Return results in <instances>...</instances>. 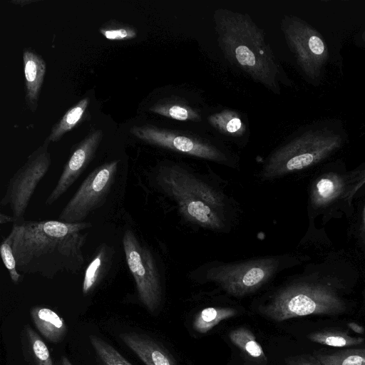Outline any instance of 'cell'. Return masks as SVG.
I'll list each match as a JSON object with an SVG mask.
<instances>
[{
    "label": "cell",
    "instance_id": "8fae6325",
    "mask_svg": "<svg viewBox=\"0 0 365 365\" xmlns=\"http://www.w3.org/2000/svg\"><path fill=\"white\" fill-rule=\"evenodd\" d=\"M50 141L46 140L27 158L8 182L1 205H9L16 222L24 217L35 190L51 165Z\"/></svg>",
    "mask_w": 365,
    "mask_h": 365
},
{
    "label": "cell",
    "instance_id": "d6a6232c",
    "mask_svg": "<svg viewBox=\"0 0 365 365\" xmlns=\"http://www.w3.org/2000/svg\"><path fill=\"white\" fill-rule=\"evenodd\" d=\"M35 2V1H13L12 3L16 4H21V6H25L26 4H29L31 3Z\"/></svg>",
    "mask_w": 365,
    "mask_h": 365
},
{
    "label": "cell",
    "instance_id": "ffe728a7",
    "mask_svg": "<svg viewBox=\"0 0 365 365\" xmlns=\"http://www.w3.org/2000/svg\"><path fill=\"white\" fill-rule=\"evenodd\" d=\"M229 339L248 359L257 364H265L267 358L253 333L240 327L229 333Z\"/></svg>",
    "mask_w": 365,
    "mask_h": 365
},
{
    "label": "cell",
    "instance_id": "8992f818",
    "mask_svg": "<svg viewBox=\"0 0 365 365\" xmlns=\"http://www.w3.org/2000/svg\"><path fill=\"white\" fill-rule=\"evenodd\" d=\"M342 136L327 128L299 133L274 149L265 160L259 176L271 180L309 168L338 150Z\"/></svg>",
    "mask_w": 365,
    "mask_h": 365
},
{
    "label": "cell",
    "instance_id": "484cf974",
    "mask_svg": "<svg viewBox=\"0 0 365 365\" xmlns=\"http://www.w3.org/2000/svg\"><path fill=\"white\" fill-rule=\"evenodd\" d=\"M26 334L36 364L53 365L49 350L38 334L30 327H26Z\"/></svg>",
    "mask_w": 365,
    "mask_h": 365
},
{
    "label": "cell",
    "instance_id": "44dd1931",
    "mask_svg": "<svg viewBox=\"0 0 365 365\" xmlns=\"http://www.w3.org/2000/svg\"><path fill=\"white\" fill-rule=\"evenodd\" d=\"M313 343L331 347L347 348L360 345L364 339L349 334L345 330L338 329H326L312 332L307 336Z\"/></svg>",
    "mask_w": 365,
    "mask_h": 365
},
{
    "label": "cell",
    "instance_id": "e0dca14e",
    "mask_svg": "<svg viewBox=\"0 0 365 365\" xmlns=\"http://www.w3.org/2000/svg\"><path fill=\"white\" fill-rule=\"evenodd\" d=\"M26 83V100L29 108L34 111L37 108L46 65L43 58L32 52L25 51L23 54Z\"/></svg>",
    "mask_w": 365,
    "mask_h": 365
},
{
    "label": "cell",
    "instance_id": "1f68e13d",
    "mask_svg": "<svg viewBox=\"0 0 365 365\" xmlns=\"http://www.w3.org/2000/svg\"><path fill=\"white\" fill-rule=\"evenodd\" d=\"M10 222H16L13 216H9L7 215H4L3 213H0V223L1 225Z\"/></svg>",
    "mask_w": 365,
    "mask_h": 365
},
{
    "label": "cell",
    "instance_id": "603a6c76",
    "mask_svg": "<svg viewBox=\"0 0 365 365\" xmlns=\"http://www.w3.org/2000/svg\"><path fill=\"white\" fill-rule=\"evenodd\" d=\"M89 103L88 98H84L71 107L52 128L48 138L50 143L59 140L64 134L72 130L81 120Z\"/></svg>",
    "mask_w": 365,
    "mask_h": 365
},
{
    "label": "cell",
    "instance_id": "d590c367",
    "mask_svg": "<svg viewBox=\"0 0 365 365\" xmlns=\"http://www.w3.org/2000/svg\"><path fill=\"white\" fill-rule=\"evenodd\" d=\"M362 38L365 41V31H364V33L362 34Z\"/></svg>",
    "mask_w": 365,
    "mask_h": 365
},
{
    "label": "cell",
    "instance_id": "7c38bea8",
    "mask_svg": "<svg viewBox=\"0 0 365 365\" xmlns=\"http://www.w3.org/2000/svg\"><path fill=\"white\" fill-rule=\"evenodd\" d=\"M103 138L101 130H94L76 146L56 185L45 201L46 205L53 204L77 180L94 158Z\"/></svg>",
    "mask_w": 365,
    "mask_h": 365
},
{
    "label": "cell",
    "instance_id": "4316f807",
    "mask_svg": "<svg viewBox=\"0 0 365 365\" xmlns=\"http://www.w3.org/2000/svg\"><path fill=\"white\" fill-rule=\"evenodd\" d=\"M0 253L4 266L9 271L11 279L14 284H18L21 275L17 270L16 262L13 253L11 242L7 237L1 242Z\"/></svg>",
    "mask_w": 365,
    "mask_h": 365
},
{
    "label": "cell",
    "instance_id": "7a4b0ae2",
    "mask_svg": "<svg viewBox=\"0 0 365 365\" xmlns=\"http://www.w3.org/2000/svg\"><path fill=\"white\" fill-rule=\"evenodd\" d=\"M213 20L218 46L232 65L276 95L282 84L290 85L264 30L248 14L220 8Z\"/></svg>",
    "mask_w": 365,
    "mask_h": 365
},
{
    "label": "cell",
    "instance_id": "f1b7e54d",
    "mask_svg": "<svg viewBox=\"0 0 365 365\" xmlns=\"http://www.w3.org/2000/svg\"><path fill=\"white\" fill-rule=\"evenodd\" d=\"M365 184V165L351 175L349 187L346 197L350 202L358 190Z\"/></svg>",
    "mask_w": 365,
    "mask_h": 365
},
{
    "label": "cell",
    "instance_id": "836d02e7",
    "mask_svg": "<svg viewBox=\"0 0 365 365\" xmlns=\"http://www.w3.org/2000/svg\"><path fill=\"white\" fill-rule=\"evenodd\" d=\"M362 230H363V233L365 236V207L364 208L363 215H362Z\"/></svg>",
    "mask_w": 365,
    "mask_h": 365
},
{
    "label": "cell",
    "instance_id": "277c9868",
    "mask_svg": "<svg viewBox=\"0 0 365 365\" xmlns=\"http://www.w3.org/2000/svg\"><path fill=\"white\" fill-rule=\"evenodd\" d=\"M347 309L338 289L324 281L298 279L269 294L259 312L275 322L309 315L337 316Z\"/></svg>",
    "mask_w": 365,
    "mask_h": 365
},
{
    "label": "cell",
    "instance_id": "4fadbf2b",
    "mask_svg": "<svg viewBox=\"0 0 365 365\" xmlns=\"http://www.w3.org/2000/svg\"><path fill=\"white\" fill-rule=\"evenodd\" d=\"M148 110L168 119L201 123L205 118L202 99L195 93L177 87L158 98Z\"/></svg>",
    "mask_w": 365,
    "mask_h": 365
},
{
    "label": "cell",
    "instance_id": "f546056e",
    "mask_svg": "<svg viewBox=\"0 0 365 365\" xmlns=\"http://www.w3.org/2000/svg\"><path fill=\"white\" fill-rule=\"evenodd\" d=\"M286 365H323L314 354H304L285 359Z\"/></svg>",
    "mask_w": 365,
    "mask_h": 365
},
{
    "label": "cell",
    "instance_id": "8d00e7d4",
    "mask_svg": "<svg viewBox=\"0 0 365 365\" xmlns=\"http://www.w3.org/2000/svg\"><path fill=\"white\" fill-rule=\"evenodd\" d=\"M244 365H255V364H251V363H245Z\"/></svg>",
    "mask_w": 365,
    "mask_h": 365
},
{
    "label": "cell",
    "instance_id": "d4e9b609",
    "mask_svg": "<svg viewBox=\"0 0 365 365\" xmlns=\"http://www.w3.org/2000/svg\"><path fill=\"white\" fill-rule=\"evenodd\" d=\"M89 339L101 365H133L105 340L94 335Z\"/></svg>",
    "mask_w": 365,
    "mask_h": 365
},
{
    "label": "cell",
    "instance_id": "ba28073f",
    "mask_svg": "<svg viewBox=\"0 0 365 365\" xmlns=\"http://www.w3.org/2000/svg\"><path fill=\"white\" fill-rule=\"evenodd\" d=\"M123 246L139 299L150 312H155L163 299L162 279L156 259L151 250L130 230L124 232Z\"/></svg>",
    "mask_w": 365,
    "mask_h": 365
},
{
    "label": "cell",
    "instance_id": "9c48e42d",
    "mask_svg": "<svg viewBox=\"0 0 365 365\" xmlns=\"http://www.w3.org/2000/svg\"><path fill=\"white\" fill-rule=\"evenodd\" d=\"M280 28L303 73L311 80H317L329 58L322 35L305 21L292 15L283 16Z\"/></svg>",
    "mask_w": 365,
    "mask_h": 365
},
{
    "label": "cell",
    "instance_id": "9a60e30c",
    "mask_svg": "<svg viewBox=\"0 0 365 365\" xmlns=\"http://www.w3.org/2000/svg\"><path fill=\"white\" fill-rule=\"evenodd\" d=\"M348 180L344 175L334 172L324 173L312 184L310 202L314 208L330 205L348 192Z\"/></svg>",
    "mask_w": 365,
    "mask_h": 365
},
{
    "label": "cell",
    "instance_id": "e575fe53",
    "mask_svg": "<svg viewBox=\"0 0 365 365\" xmlns=\"http://www.w3.org/2000/svg\"><path fill=\"white\" fill-rule=\"evenodd\" d=\"M62 364L63 365H72L70 361L65 356L62 358Z\"/></svg>",
    "mask_w": 365,
    "mask_h": 365
},
{
    "label": "cell",
    "instance_id": "30bf717a",
    "mask_svg": "<svg viewBox=\"0 0 365 365\" xmlns=\"http://www.w3.org/2000/svg\"><path fill=\"white\" fill-rule=\"evenodd\" d=\"M118 165V160H112L89 173L63 208L58 220L68 223L83 222L103 206L115 182Z\"/></svg>",
    "mask_w": 365,
    "mask_h": 365
},
{
    "label": "cell",
    "instance_id": "6da1fadb",
    "mask_svg": "<svg viewBox=\"0 0 365 365\" xmlns=\"http://www.w3.org/2000/svg\"><path fill=\"white\" fill-rule=\"evenodd\" d=\"M90 222L60 220L16 222L7 237L21 274L53 278L61 272L76 274L83 265V247Z\"/></svg>",
    "mask_w": 365,
    "mask_h": 365
},
{
    "label": "cell",
    "instance_id": "cb8c5ba5",
    "mask_svg": "<svg viewBox=\"0 0 365 365\" xmlns=\"http://www.w3.org/2000/svg\"><path fill=\"white\" fill-rule=\"evenodd\" d=\"M323 365H365V347L350 348L334 352H315Z\"/></svg>",
    "mask_w": 365,
    "mask_h": 365
},
{
    "label": "cell",
    "instance_id": "52a82bcc",
    "mask_svg": "<svg viewBox=\"0 0 365 365\" xmlns=\"http://www.w3.org/2000/svg\"><path fill=\"white\" fill-rule=\"evenodd\" d=\"M130 133L147 143L180 154L230 167H236L238 163L223 143L195 132L145 124L133 127Z\"/></svg>",
    "mask_w": 365,
    "mask_h": 365
},
{
    "label": "cell",
    "instance_id": "5bb4252c",
    "mask_svg": "<svg viewBox=\"0 0 365 365\" xmlns=\"http://www.w3.org/2000/svg\"><path fill=\"white\" fill-rule=\"evenodd\" d=\"M119 337L145 365H176L168 351L148 335L128 332Z\"/></svg>",
    "mask_w": 365,
    "mask_h": 365
},
{
    "label": "cell",
    "instance_id": "ac0fdd59",
    "mask_svg": "<svg viewBox=\"0 0 365 365\" xmlns=\"http://www.w3.org/2000/svg\"><path fill=\"white\" fill-rule=\"evenodd\" d=\"M33 322L41 334L49 341L60 342L67 332L63 318L53 310L43 307H34L31 310Z\"/></svg>",
    "mask_w": 365,
    "mask_h": 365
},
{
    "label": "cell",
    "instance_id": "4dcf8cb0",
    "mask_svg": "<svg viewBox=\"0 0 365 365\" xmlns=\"http://www.w3.org/2000/svg\"><path fill=\"white\" fill-rule=\"evenodd\" d=\"M348 327H349L350 329H351L352 331L357 334H362L365 332L364 328L357 323L350 322L348 324Z\"/></svg>",
    "mask_w": 365,
    "mask_h": 365
},
{
    "label": "cell",
    "instance_id": "3957f363",
    "mask_svg": "<svg viewBox=\"0 0 365 365\" xmlns=\"http://www.w3.org/2000/svg\"><path fill=\"white\" fill-rule=\"evenodd\" d=\"M158 190L172 199L180 215L192 225L210 231L229 230L231 199L185 164L165 161L155 170Z\"/></svg>",
    "mask_w": 365,
    "mask_h": 365
},
{
    "label": "cell",
    "instance_id": "7402d4cb",
    "mask_svg": "<svg viewBox=\"0 0 365 365\" xmlns=\"http://www.w3.org/2000/svg\"><path fill=\"white\" fill-rule=\"evenodd\" d=\"M235 314L236 310L232 307H206L197 313L192 327L197 332L206 334L222 321L231 318Z\"/></svg>",
    "mask_w": 365,
    "mask_h": 365
},
{
    "label": "cell",
    "instance_id": "2e32d148",
    "mask_svg": "<svg viewBox=\"0 0 365 365\" xmlns=\"http://www.w3.org/2000/svg\"><path fill=\"white\" fill-rule=\"evenodd\" d=\"M206 120L215 131L235 142H242L249 135L247 120L240 112L223 108L206 116Z\"/></svg>",
    "mask_w": 365,
    "mask_h": 365
},
{
    "label": "cell",
    "instance_id": "d6986e66",
    "mask_svg": "<svg viewBox=\"0 0 365 365\" xmlns=\"http://www.w3.org/2000/svg\"><path fill=\"white\" fill-rule=\"evenodd\" d=\"M114 250L106 244L101 245L87 266L83 282V293L88 294L101 282L110 267Z\"/></svg>",
    "mask_w": 365,
    "mask_h": 365
},
{
    "label": "cell",
    "instance_id": "5b68a950",
    "mask_svg": "<svg viewBox=\"0 0 365 365\" xmlns=\"http://www.w3.org/2000/svg\"><path fill=\"white\" fill-rule=\"evenodd\" d=\"M294 261L288 255L232 262L214 260L200 265L190 274L196 281L214 283L226 293L242 297L259 290Z\"/></svg>",
    "mask_w": 365,
    "mask_h": 365
},
{
    "label": "cell",
    "instance_id": "83f0119b",
    "mask_svg": "<svg viewBox=\"0 0 365 365\" xmlns=\"http://www.w3.org/2000/svg\"><path fill=\"white\" fill-rule=\"evenodd\" d=\"M100 33L110 41H123L134 38L136 31L130 26H118L110 28H101Z\"/></svg>",
    "mask_w": 365,
    "mask_h": 365
}]
</instances>
